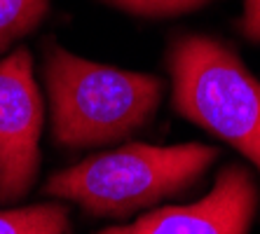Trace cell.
Here are the masks:
<instances>
[{
  "label": "cell",
  "instance_id": "6da1fadb",
  "mask_svg": "<svg viewBox=\"0 0 260 234\" xmlns=\"http://www.w3.org/2000/svg\"><path fill=\"white\" fill-rule=\"evenodd\" d=\"M45 82L52 136L66 148H91L139 131L162 101V80L80 59L49 42Z\"/></svg>",
  "mask_w": 260,
  "mask_h": 234
},
{
  "label": "cell",
  "instance_id": "52a82bcc",
  "mask_svg": "<svg viewBox=\"0 0 260 234\" xmlns=\"http://www.w3.org/2000/svg\"><path fill=\"white\" fill-rule=\"evenodd\" d=\"M49 10V0H0V52L36 30Z\"/></svg>",
  "mask_w": 260,
  "mask_h": 234
},
{
  "label": "cell",
  "instance_id": "7a4b0ae2",
  "mask_svg": "<svg viewBox=\"0 0 260 234\" xmlns=\"http://www.w3.org/2000/svg\"><path fill=\"white\" fill-rule=\"evenodd\" d=\"M216 157V148L204 143H129L54 174L45 192L71 199L91 216L127 218L192 187Z\"/></svg>",
  "mask_w": 260,
  "mask_h": 234
},
{
  "label": "cell",
  "instance_id": "3957f363",
  "mask_svg": "<svg viewBox=\"0 0 260 234\" xmlns=\"http://www.w3.org/2000/svg\"><path fill=\"white\" fill-rule=\"evenodd\" d=\"M167 61L176 113L260 169V82L235 49L206 36H181L171 42Z\"/></svg>",
  "mask_w": 260,
  "mask_h": 234
},
{
  "label": "cell",
  "instance_id": "ba28073f",
  "mask_svg": "<svg viewBox=\"0 0 260 234\" xmlns=\"http://www.w3.org/2000/svg\"><path fill=\"white\" fill-rule=\"evenodd\" d=\"M108 5H115L120 10L136 17H150V19H162V17H178V14H188L204 7L211 0H103Z\"/></svg>",
  "mask_w": 260,
  "mask_h": 234
},
{
  "label": "cell",
  "instance_id": "8992f818",
  "mask_svg": "<svg viewBox=\"0 0 260 234\" xmlns=\"http://www.w3.org/2000/svg\"><path fill=\"white\" fill-rule=\"evenodd\" d=\"M0 234H73L68 211L61 204H40L0 211Z\"/></svg>",
  "mask_w": 260,
  "mask_h": 234
},
{
  "label": "cell",
  "instance_id": "277c9868",
  "mask_svg": "<svg viewBox=\"0 0 260 234\" xmlns=\"http://www.w3.org/2000/svg\"><path fill=\"white\" fill-rule=\"evenodd\" d=\"M45 106L28 49L0 61V204L26 197L40 166Z\"/></svg>",
  "mask_w": 260,
  "mask_h": 234
},
{
  "label": "cell",
  "instance_id": "5b68a950",
  "mask_svg": "<svg viewBox=\"0 0 260 234\" xmlns=\"http://www.w3.org/2000/svg\"><path fill=\"white\" fill-rule=\"evenodd\" d=\"M258 206V187L242 164L220 169L213 190L188 206H162L129 225L99 234H248Z\"/></svg>",
  "mask_w": 260,
  "mask_h": 234
},
{
  "label": "cell",
  "instance_id": "9c48e42d",
  "mask_svg": "<svg viewBox=\"0 0 260 234\" xmlns=\"http://www.w3.org/2000/svg\"><path fill=\"white\" fill-rule=\"evenodd\" d=\"M239 33L251 42H260V0H246L244 14L239 19Z\"/></svg>",
  "mask_w": 260,
  "mask_h": 234
}]
</instances>
